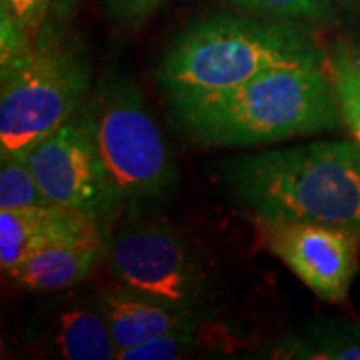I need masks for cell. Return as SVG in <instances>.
Here are the masks:
<instances>
[{
	"mask_svg": "<svg viewBox=\"0 0 360 360\" xmlns=\"http://www.w3.org/2000/svg\"><path fill=\"white\" fill-rule=\"evenodd\" d=\"M168 104L193 141L222 148L272 144L345 124L324 60L276 66L231 89L172 94Z\"/></svg>",
	"mask_w": 360,
	"mask_h": 360,
	"instance_id": "obj_1",
	"label": "cell"
},
{
	"mask_svg": "<svg viewBox=\"0 0 360 360\" xmlns=\"http://www.w3.org/2000/svg\"><path fill=\"white\" fill-rule=\"evenodd\" d=\"M224 176L255 219L314 220L360 234V146L354 141L240 156Z\"/></svg>",
	"mask_w": 360,
	"mask_h": 360,
	"instance_id": "obj_2",
	"label": "cell"
},
{
	"mask_svg": "<svg viewBox=\"0 0 360 360\" xmlns=\"http://www.w3.org/2000/svg\"><path fill=\"white\" fill-rule=\"evenodd\" d=\"M307 60H324V54L295 22L217 14L196 20L168 44L156 78L167 96L200 94Z\"/></svg>",
	"mask_w": 360,
	"mask_h": 360,
	"instance_id": "obj_3",
	"label": "cell"
},
{
	"mask_svg": "<svg viewBox=\"0 0 360 360\" xmlns=\"http://www.w3.org/2000/svg\"><path fill=\"white\" fill-rule=\"evenodd\" d=\"M0 65V155H26L89 103L86 60L56 40H39Z\"/></svg>",
	"mask_w": 360,
	"mask_h": 360,
	"instance_id": "obj_4",
	"label": "cell"
},
{
	"mask_svg": "<svg viewBox=\"0 0 360 360\" xmlns=\"http://www.w3.org/2000/svg\"><path fill=\"white\" fill-rule=\"evenodd\" d=\"M96 148L124 205L162 198L176 182V167L141 92L127 80L103 82L86 103Z\"/></svg>",
	"mask_w": 360,
	"mask_h": 360,
	"instance_id": "obj_5",
	"label": "cell"
},
{
	"mask_svg": "<svg viewBox=\"0 0 360 360\" xmlns=\"http://www.w3.org/2000/svg\"><path fill=\"white\" fill-rule=\"evenodd\" d=\"M108 269L116 284L179 309L200 312L208 278L193 245L156 220H129L108 243Z\"/></svg>",
	"mask_w": 360,
	"mask_h": 360,
	"instance_id": "obj_6",
	"label": "cell"
},
{
	"mask_svg": "<svg viewBox=\"0 0 360 360\" xmlns=\"http://www.w3.org/2000/svg\"><path fill=\"white\" fill-rule=\"evenodd\" d=\"M26 158L51 205L77 210L101 224L124 205L96 148L86 106L40 139Z\"/></svg>",
	"mask_w": 360,
	"mask_h": 360,
	"instance_id": "obj_7",
	"label": "cell"
},
{
	"mask_svg": "<svg viewBox=\"0 0 360 360\" xmlns=\"http://www.w3.org/2000/svg\"><path fill=\"white\" fill-rule=\"evenodd\" d=\"M260 240L322 300L340 302L359 270V232L298 219H255Z\"/></svg>",
	"mask_w": 360,
	"mask_h": 360,
	"instance_id": "obj_8",
	"label": "cell"
},
{
	"mask_svg": "<svg viewBox=\"0 0 360 360\" xmlns=\"http://www.w3.org/2000/svg\"><path fill=\"white\" fill-rule=\"evenodd\" d=\"M108 252L101 222L66 234L51 245L34 250L6 276L22 288L37 292H58L84 283L101 266Z\"/></svg>",
	"mask_w": 360,
	"mask_h": 360,
	"instance_id": "obj_9",
	"label": "cell"
},
{
	"mask_svg": "<svg viewBox=\"0 0 360 360\" xmlns=\"http://www.w3.org/2000/svg\"><path fill=\"white\" fill-rule=\"evenodd\" d=\"M96 298L108 321L118 352L160 335L205 324L200 312L160 302L122 284L101 288Z\"/></svg>",
	"mask_w": 360,
	"mask_h": 360,
	"instance_id": "obj_10",
	"label": "cell"
},
{
	"mask_svg": "<svg viewBox=\"0 0 360 360\" xmlns=\"http://www.w3.org/2000/svg\"><path fill=\"white\" fill-rule=\"evenodd\" d=\"M89 222H92V219L77 210H68L54 205L0 210L2 272L8 274L34 250L86 226Z\"/></svg>",
	"mask_w": 360,
	"mask_h": 360,
	"instance_id": "obj_11",
	"label": "cell"
},
{
	"mask_svg": "<svg viewBox=\"0 0 360 360\" xmlns=\"http://www.w3.org/2000/svg\"><path fill=\"white\" fill-rule=\"evenodd\" d=\"M49 348L65 360H115L116 345L108 321L94 302H70L51 321Z\"/></svg>",
	"mask_w": 360,
	"mask_h": 360,
	"instance_id": "obj_12",
	"label": "cell"
},
{
	"mask_svg": "<svg viewBox=\"0 0 360 360\" xmlns=\"http://www.w3.org/2000/svg\"><path fill=\"white\" fill-rule=\"evenodd\" d=\"M274 359L360 360V324L312 326L304 336H290L270 352Z\"/></svg>",
	"mask_w": 360,
	"mask_h": 360,
	"instance_id": "obj_13",
	"label": "cell"
},
{
	"mask_svg": "<svg viewBox=\"0 0 360 360\" xmlns=\"http://www.w3.org/2000/svg\"><path fill=\"white\" fill-rule=\"evenodd\" d=\"M49 205L26 155H0V210Z\"/></svg>",
	"mask_w": 360,
	"mask_h": 360,
	"instance_id": "obj_14",
	"label": "cell"
},
{
	"mask_svg": "<svg viewBox=\"0 0 360 360\" xmlns=\"http://www.w3.org/2000/svg\"><path fill=\"white\" fill-rule=\"evenodd\" d=\"M210 338H214V335L206 333L202 324L196 328L160 335L127 350H120L116 354V360H179L191 356L200 348H206V340Z\"/></svg>",
	"mask_w": 360,
	"mask_h": 360,
	"instance_id": "obj_15",
	"label": "cell"
},
{
	"mask_svg": "<svg viewBox=\"0 0 360 360\" xmlns=\"http://www.w3.org/2000/svg\"><path fill=\"white\" fill-rule=\"evenodd\" d=\"M330 78L335 84L336 101L340 106L342 122L350 132L352 141L360 146V75L352 65L350 51L338 44L330 58Z\"/></svg>",
	"mask_w": 360,
	"mask_h": 360,
	"instance_id": "obj_16",
	"label": "cell"
},
{
	"mask_svg": "<svg viewBox=\"0 0 360 360\" xmlns=\"http://www.w3.org/2000/svg\"><path fill=\"white\" fill-rule=\"evenodd\" d=\"M234 6L284 22H326L333 18V0H229Z\"/></svg>",
	"mask_w": 360,
	"mask_h": 360,
	"instance_id": "obj_17",
	"label": "cell"
},
{
	"mask_svg": "<svg viewBox=\"0 0 360 360\" xmlns=\"http://www.w3.org/2000/svg\"><path fill=\"white\" fill-rule=\"evenodd\" d=\"M52 0H2L0 11L8 13L28 34L37 32L51 8Z\"/></svg>",
	"mask_w": 360,
	"mask_h": 360,
	"instance_id": "obj_18",
	"label": "cell"
},
{
	"mask_svg": "<svg viewBox=\"0 0 360 360\" xmlns=\"http://www.w3.org/2000/svg\"><path fill=\"white\" fill-rule=\"evenodd\" d=\"M167 0H108V13L118 25L139 26L148 20Z\"/></svg>",
	"mask_w": 360,
	"mask_h": 360,
	"instance_id": "obj_19",
	"label": "cell"
},
{
	"mask_svg": "<svg viewBox=\"0 0 360 360\" xmlns=\"http://www.w3.org/2000/svg\"><path fill=\"white\" fill-rule=\"evenodd\" d=\"M348 51H350V58H352V65H354L356 72L360 75V46H354V49H350V46H348Z\"/></svg>",
	"mask_w": 360,
	"mask_h": 360,
	"instance_id": "obj_20",
	"label": "cell"
},
{
	"mask_svg": "<svg viewBox=\"0 0 360 360\" xmlns=\"http://www.w3.org/2000/svg\"><path fill=\"white\" fill-rule=\"evenodd\" d=\"M54 2H58L60 6H68V4H70L72 0H54Z\"/></svg>",
	"mask_w": 360,
	"mask_h": 360,
	"instance_id": "obj_21",
	"label": "cell"
}]
</instances>
